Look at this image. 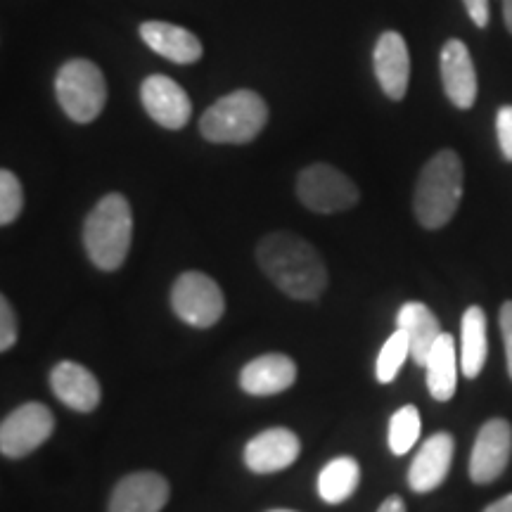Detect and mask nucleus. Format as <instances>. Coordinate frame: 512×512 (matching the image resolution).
I'll use <instances>...</instances> for the list:
<instances>
[{
    "label": "nucleus",
    "instance_id": "f257e3e1",
    "mask_svg": "<svg viewBox=\"0 0 512 512\" xmlns=\"http://www.w3.org/2000/svg\"><path fill=\"white\" fill-rule=\"evenodd\" d=\"M256 261L287 297L311 302L328 287V268L318 249L294 233H268L256 247Z\"/></svg>",
    "mask_w": 512,
    "mask_h": 512
},
{
    "label": "nucleus",
    "instance_id": "f03ea898",
    "mask_svg": "<svg viewBox=\"0 0 512 512\" xmlns=\"http://www.w3.org/2000/svg\"><path fill=\"white\" fill-rule=\"evenodd\" d=\"M465 171L453 150H441L422 166L415 185L413 209L420 226L427 230L444 228L463 200Z\"/></svg>",
    "mask_w": 512,
    "mask_h": 512
},
{
    "label": "nucleus",
    "instance_id": "7ed1b4c3",
    "mask_svg": "<svg viewBox=\"0 0 512 512\" xmlns=\"http://www.w3.org/2000/svg\"><path fill=\"white\" fill-rule=\"evenodd\" d=\"M133 240L131 204L119 192H110L95 204L83 223V247L100 271H117Z\"/></svg>",
    "mask_w": 512,
    "mask_h": 512
},
{
    "label": "nucleus",
    "instance_id": "20e7f679",
    "mask_svg": "<svg viewBox=\"0 0 512 512\" xmlns=\"http://www.w3.org/2000/svg\"><path fill=\"white\" fill-rule=\"evenodd\" d=\"M266 124V100L254 91H233L202 114L200 133L216 145H245L252 143Z\"/></svg>",
    "mask_w": 512,
    "mask_h": 512
},
{
    "label": "nucleus",
    "instance_id": "39448f33",
    "mask_svg": "<svg viewBox=\"0 0 512 512\" xmlns=\"http://www.w3.org/2000/svg\"><path fill=\"white\" fill-rule=\"evenodd\" d=\"M55 95L62 112L76 124H91L107 102V81L91 60H69L57 69Z\"/></svg>",
    "mask_w": 512,
    "mask_h": 512
},
{
    "label": "nucleus",
    "instance_id": "423d86ee",
    "mask_svg": "<svg viewBox=\"0 0 512 512\" xmlns=\"http://www.w3.org/2000/svg\"><path fill=\"white\" fill-rule=\"evenodd\" d=\"M171 306L183 323L207 330L216 325L226 311V299L219 283L202 271H185L171 287Z\"/></svg>",
    "mask_w": 512,
    "mask_h": 512
},
{
    "label": "nucleus",
    "instance_id": "0eeeda50",
    "mask_svg": "<svg viewBox=\"0 0 512 512\" xmlns=\"http://www.w3.org/2000/svg\"><path fill=\"white\" fill-rule=\"evenodd\" d=\"M297 197L316 214H339L361 197L356 183L330 164H311L297 178Z\"/></svg>",
    "mask_w": 512,
    "mask_h": 512
},
{
    "label": "nucleus",
    "instance_id": "6e6552de",
    "mask_svg": "<svg viewBox=\"0 0 512 512\" xmlns=\"http://www.w3.org/2000/svg\"><path fill=\"white\" fill-rule=\"evenodd\" d=\"M55 430L48 406L38 401L22 403L0 425V451L5 458H24L43 446Z\"/></svg>",
    "mask_w": 512,
    "mask_h": 512
},
{
    "label": "nucleus",
    "instance_id": "1a4fd4ad",
    "mask_svg": "<svg viewBox=\"0 0 512 512\" xmlns=\"http://www.w3.org/2000/svg\"><path fill=\"white\" fill-rule=\"evenodd\" d=\"M512 453V427L508 420L484 422L470 456V477L475 484H491L503 475Z\"/></svg>",
    "mask_w": 512,
    "mask_h": 512
},
{
    "label": "nucleus",
    "instance_id": "9d476101",
    "mask_svg": "<svg viewBox=\"0 0 512 512\" xmlns=\"http://www.w3.org/2000/svg\"><path fill=\"white\" fill-rule=\"evenodd\" d=\"M145 112L169 131H181L192 117V100L174 79L164 74L147 76L140 86Z\"/></svg>",
    "mask_w": 512,
    "mask_h": 512
},
{
    "label": "nucleus",
    "instance_id": "9b49d317",
    "mask_svg": "<svg viewBox=\"0 0 512 512\" xmlns=\"http://www.w3.org/2000/svg\"><path fill=\"white\" fill-rule=\"evenodd\" d=\"M439 67L446 98L458 110H470L477 100V69L472 62L470 48L458 38L446 41V46L441 48Z\"/></svg>",
    "mask_w": 512,
    "mask_h": 512
},
{
    "label": "nucleus",
    "instance_id": "f8f14e48",
    "mask_svg": "<svg viewBox=\"0 0 512 512\" xmlns=\"http://www.w3.org/2000/svg\"><path fill=\"white\" fill-rule=\"evenodd\" d=\"M302 444L299 437L287 427H271L256 434L245 446V465L256 475H273L285 470L299 458Z\"/></svg>",
    "mask_w": 512,
    "mask_h": 512
},
{
    "label": "nucleus",
    "instance_id": "ddd939ff",
    "mask_svg": "<svg viewBox=\"0 0 512 512\" xmlns=\"http://www.w3.org/2000/svg\"><path fill=\"white\" fill-rule=\"evenodd\" d=\"M373 64L382 93L389 100H403L411 81V55L399 31H384L377 38Z\"/></svg>",
    "mask_w": 512,
    "mask_h": 512
},
{
    "label": "nucleus",
    "instance_id": "4468645a",
    "mask_svg": "<svg viewBox=\"0 0 512 512\" xmlns=\"http://www.w3.org/2000/svg\"><path fill=\"white\" fill-rule=\"evenodd\" d=\"M169 494V482L162 475L133 472L114 486L107 512H162Z\"/></svg>",
    "mask_w": 512,
    "mask_h": 512
},
{
    "label": "nucleus",
    "instance_id": "2eb2a0df",
    "mask_svg": "<svg viewBox=\"0 0 512 512\" xmlns=\"http://www.w3.org/2000/svg\"><path fill=\"white\" fill-rule=\"evenodd\" d=\"M453 448H456V441L448 432L432 434L422 444L411 470H408V486L415 494H430V491L444 484L448 472H451Z\"/></svg>",
    "mask_w": 512,
    "mask_h": 512
},
{
    "label": "nucleus",
    "instance_id": "dca6fc26",
    "mask_svg": "<svg viewBox=\"0 0 512 512\" xmlns=\"http://www.w3.org/2000/svg\"><path fill=\"white\" fill-rule=\"evenodd\" d=\"M50 389L64 406L79 413H91L100 406V382L91 370L81 363L62 361L50 373Z\"/></svg>",
    "mask_w": 512,
    "mask_h": 512
},
{
    "label": "nucleus",
    "instance_id": "f3484780",
    "mask_svg": "<svg viewBox=\"0 0 512 512\" xmlns=\"http://www.w3.org/2000/svg\"><path fill=\"white\" fill-rule=\"evenodd\" d=\"M297 380V363L285 354H264L249 361L240 373V387L252 396H273Z\"/></svg>",
    "mask_w": 512,
    "mask_h": 512
},
{
    "label": "nucleus",
    "instance_id": "a211bd4d",
    "mask_svg": "<svg viewBox=\"0 0 512 512\" xmlns=\"http://www.w3.org/2000/svg\"><path fill=\"white\" fill-rule=\"evenodd\" d=\"M140 38L147 43V48L176 64H192L204 53L200 38L178 24L145 22L140 24Z\"/></svg>",
    "mask_w": 512,
    "mask_h": 512
},
{
    "label": "nucleus",
    "instance_id": "6ab92c4d",
    "mask_svg": "<svg viewBox=\"0 0 512 512\" xmlns=\"http://www.w3.org/2000/svg\"><path fill=\"white\" fill-rule=\"evenodd\" d=\"M396 325L406 332L411 339V358L418 366L427 368V358H430L437 339L444 335L441 332L439 318L430 311V306L422 302H408L401 306Z\"/></svg>",
    "mask_w": 512,
    "mask_h": 512
},
{
    "label": "nucleus",
    "instance_id": "aec40b11",
    "mask_svg": "<svg viewBox=\"0 0 512 512\" xmlns=\"http://www.w3.org/2000/svg\"><path fill=\"white\" fill-rule=\"evenodd\" d=\"M489 337H486V313L479 306H470L460 320V370L475 380L486 366Z\"/></svg>",
    "mask_w": 512,
    "mask_h": 512
},
{
    "label": "nucleus",
    "instance_id": "412c9836",
    "mask_svg": "<svg viewBox=\"0 0 512 512\" xmlns=\"http://www.w3.org/2000/svg\"><path fill=\"white\" fill-rule=\"evenodd\" d=\"M458 384V349L456 339L444 332L427 358V389L434 401H451Z\"/></svg>",
    "mask_w": 512,
    "mask_h": 512
},
{
    "label": "nucleus",
    "instance_id": "4be33fe9",
    "mask_svg": "<svg viewBox=\"0 0 512 512\" xmlns=\"http://www.w3.org/2000/svg\"><path fill=\"white\" fill-rule=\"evenodd\" d=\"M358 482H361V467L354 458L342 456L330 460L318 475V496L325 503L337 505L356 494Z\"/></svg>",
    "mask_w": 512,
    "mask_h": 512
},
{
    "label": "nucleus",
    "instance_id": "5701e85b",
    "mask_svg": "<svg viewBox=\"0 0 512 512\" xmlns=\"http://www.w3.org/2000/svg\"><path fill=\"white\" fill-rule=\"evenodd\" d=\"M420 411L415 406H403L389 420V448L396 456H406L420 439Z\"/></svg>",
    "mask_w": 512,
    "mask_h": 512
},
{
    "label": "nucleus",
    "instance_id": "b1692460",
    "mask_svg": "<svg viewBox=\"0 0 512 512\" xmlns=\"http://www.w3.org/2000/svg\"><path fill=\"white\" fill-rule=\"evenodd\" d=\"M408 356H411V339H408V335L401 328H396L394 335L384 342V347L380 349V356H377V366H375L377 380L382 384L394 382L403 366V361H406Z\"/></svg>",
    "mask_w": 512,
    "mask_h": 512
},
{
    "label": "nucleus",
    "instance_id": "393cba45",
    "mask_svg": "<svg viewBox=\"0 0 512 512\" xmlns=\"http://www.w3.org/2000/svg\"><path fill=\"white\" fill-rule=\"evenodd\" d=\"M24 209V188L12 171H0V223L10 226Z\"/></svg>",
    "mask_w": 512,
    "mask_h": 512
},
{
    "label": "nucleus",
    "instance_id": "a878e982",
    "mask_svg": "<svg viewBox=\"0 0 512 512\" xmlns=\"http://www.w3.org/2000/svg\"><path fill=\"white\" fill-rule=\"evenodd\" d=\"M17 342V316L8 297H0V351H10Z\"/></svg>",
    "mask_w": 512,
    "mask_h": 512
},
{
    "label": "nucleus",
    "instance_id": "bb28decb",
    "mask_svg": "<svg viewBox=\"0 0 512 512\" xmlns=\"http://www.w3.org/2000/svg\"><path fill=\"white\" fill-rule=\"evenodd\" d=\"M496 133H498V145H501L503 157L508 159V162H512V105H505L498 110Z\"/></svg>",
    "mask_w": 512,
    "mask_h": 512
},
{
    "label": "nucleus",
    "instance_id": "cd10ccee",
    "mask_svg": "<svg viewBox=\"0 0 512 512\" xmlns=\"http://www.w3.org/2000/svg\"><path fill=\"white\" fill-rule=\"evenodd\" d=\"M498 320H501V332H503V342H505V356H508V373H510V380H512V302H505L501 306Z\"/></svg>",
    "mask_w": 512,
    "mask_h": 512
},
{
    "label": "nucleus",
    "instance_id": "c85d7f7f",
    "mask_svg": "<svg viewBox=\"0 0 512 512\" xmlns=\"http://www.w3.org/2000/svg\"><path fill=\"white\" fill-rule=\"evenodd\" d=\"M467 15H470L475 27L486 29L489 27V0H463Z\"/></svg>",
    "mask_w": 512,
    "mask_h": 512
},
{
    "label": "nucleus",
    "instance_id": "c756f323",
    "mask_svg": "<svg viewBox=\"0 0 512 512\" xmlns=\"http://www.w3.org/2000/svg\"><path fill=\"white\" fill-rule=\"evenodd\" d=\"M377 512H406V505H403L401 496H389Z\"/></svg>",
    "mask_w": 512,
    "mask_h": 512
},
{
    "label": "nucleus",
    "instance_id": "7c9ffc66",
    "mask_svg": "<svg viewBox=\"0 0 512 512\" xmlns=\"http://www.w3.org/2000/svg\"><path fill=\"white\" fill-rule=\"evenodd\" d=\"M484 512H512V494L498 498L496 503H491L489 508H484Z\"/></svg>",
    "mask_w": 512,
    "mask_h": 512
},
{
    "label": "nucleus",
    "instance_id": "2f4dec72",
    "mask_svg": "<svg viewBox=\"0 0 512 512\" xmlns=\"http://www.w3.org/2000/svg\"><path fill=\"white\" fill-rule=\"evenodd\" d=\"M503 17H505V27L512 34V0H503Z\"/></svg>",
    "mask_w": 512,
    "mask_h": 512
},
{
    "label": "nucleus",
    "instance_id": "473e14b6",
    "mask_svg": "<svg viewBox=\"0 0 512 512\" xmlns=\"http://www.w3.org/2000/svg\"><path fill=\"white\" fill-rule=\"evenodd\" d=\"M271 512H294V510H271Z\"/></svg>",
    "mask_w": 512,
    "mask_h": 512
}]
</instances>
